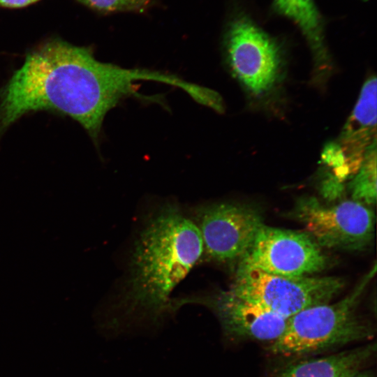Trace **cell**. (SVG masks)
Masks as SVG:
<instances>
[{
    "label": "cell",
    "instance_id": "cell-13",
    "mask_svg": "<svg viewBox=\"0 0 377 377\" xmlns=\"http://www.w3.org/2000/svg\"><path fill=\"white\" fill-rule=\"evenodd\" d=\"M353 200L367 205L376 201V141L367 149L362 162L348 184Z\"/></svg>",
    "mask_w": 377,
    "mask_h": 377
},
{
    "label": "cell",
    "instance_id": "cell-4",
    "mask_svg": "<svg viewBox=\"0 0 377 377\" xmlns=\"http://www.w3.org/2000/svg\"><path fill=\"white\" fill-rule=\"evenodd\" d=\"M223 44L228 68L250 103L267 108L278 100L286 76L279 43L241 15L228 24Z\"/></svg>",
    "mask_w": 377,
    "mask_h": 377
},
{
    "label": "cell",
    "instance_id": "cell-5",
    "mask_svg": "<svg viewBox=\"0 0 377 377\" xmlns=\"http://www.w3.org/2000/svg\"><path fill=\"white\" fill-rule=\"evenodd\" d=\"M343 286L338 277L274 274L238 263L229 289L289 318L309 307L329 303Z\"/></svg>",
    "mask_w": 377,
    "mask_h": 377
},
{
    "label": "cell",
    "instance_id": "cell-10",
    "mask_svg": "<svg viewBox=\"0 0 377 377\" xmlns=\"http://www.w3.org/2000/svg\"><path fill=\"white\" fill-rule=\"evenodd\" d=\"M376 82L374 75L364 82L337 142L351 174L358 170L367 149L376 141Z\"/></svg>",
    "mask_w": 377,
    "mask_h": 377
},
{
    "label": "cell",
    "instance_id": "cell-16",
    "mask_svg": "<svg viewBox=\"0 0 377 377\" xmlns=\"http://www.w3.org/2000/svg\"><path fill=\"white\" fill-rule=\"evenodd\" d=\"M40 0H0V7L7 8H20L26 7Z\"/></svg>",
    "mask_w": 377,
    "mask_h": 377
},
{
    "label": "cell",
    "instance_id": "cell-15",
    "mask_svg": "<svg viewBox=\"0 0 377 377\" xmlns=\"http://www.w3.org/2000/svg\"><path fill=\"white\" fill-rule=\"evenodd\" d=\"M321 160L333 168L334 176L341 182L351 175L345 155L337 142H331L325 145L321 153Z\"/></svg>",
    "mask_w": 377,
    "mask_h": 377
},
{
    "label": "cell",
    "instance_id": "cell-8",
    "mask_svg": "<svg viewBox=\"0 0 377 377\" xmlns=\"http://www.w3.org/2000/svg\"><path fill=\"white\" fill-rule=\"evenodd\" d=\"M198 304L209 309L217 318L225 342L276 341L285 331L288 318L244 298L231 290L172 299L173 315L184 304Z\"/></svg>",
    "mask_w": 377,
    "mask_h": 377
},
{
    "label": "cell",
    "instance_id": "cell-9",
    "mask_svg": "<svg viewBox=\"0 0 377 377\" xmlns=\"http://www.w3.org/2000/svg\"><path fill=\"white\" fill-rule=\"evenodd\" d=\"M238 263L274 274L301 276L324 269L327 258L306 232L263 224Z\"/></svg>",
    "mask_w": 377,
    "mask_h": 377
},
{
    "label": "cell",
    "instance_id": "cell-7",
    "mask_svg": "<svg viewBox=\"0 0 377 377\" xmlns=\"http://www.w3.org/2000/svg\"><path fill=\"white\" fill-rule=\"evenodd\" d=\"M193 221L201 235L205 258L219 264L239 261L264 224L258 209L232 202L200 206Z\"/></svg>",
    "mask_w": 377,
    "mask_h": 377
},
{
    "label": "cell",
    "instance_id": "cell-14",
    "mask_svg": "<svg viewBox=\"0 0 377 377\" xmlns=\"http://www.w3.org/2000/svg\"><path fill=\"white\" fill-rule=\"evenodd\" d=\"M102 13L124 11L143 12L153 5V0H77Z\"/></svg>",
    "mask_w": 377,
    "mask_h": 377
},
{
    "label": "cell",
    "instance_id": "cell-2",
    "mask_svg": "<svg viewBox=\"0 0 377 377\" xmlns=\"http://www.w3.org/2000/svg\"><path fill=\"white\" fill-rule=\"evenodd\" d=\"M202 256L195 222L175 205L160 208L134 244L120 299L96 316L98 332L108 339L157 333L172 316V291Z\"/></svg>",
    "mask_w": 377,
    "mask_h": 377
},
{
    "label": "cell",
    "instance_id": "cell-11",
    "mask_svg": "<svg viewBox=\"0 0 377 377\" xmlns=\"http://www.w3.org/2000/svg\"><path fill=\"white\" fill-rule=\"evenodd\" d=\"M274 4L302 32L313 58V81L318 86L324 85L332 75L333 64L325 40L323 20L313 0H274Z\"/></svg>",
    "mask_w": 377,
    "mask_h": 377
},
{
    "label": "cell",
    "instance_id": "cell-1",
    "mask_svg": "<svg viewBox=\"0 0 377 377\" xmlns=\"http://www.w3.org/2000/svg\"><path fill=\"white\" fill-rule=\"evenodd\" d=\"M138 80L180 82L174 74L101 62L89 47L49 40L27 54L1 89L0 137L24 115L46 110L77 121L97 144L107 113L127 97H143Z\"/></svg>",
    "mask_w": 377,
    "mask_h": 377
},
{
    "label": "cell",
    "instance_id": "cell-6",
    "mask_svg": "<svg viewBox=\"0 0 377 377\" xmlns=\"http://www.w3.org/2000/svg\"><path fill=\"white\" fill-rule=\"evenodd\" d=\"M290 216L303 225L320 248L360 251L373 238V211L353 199L331 205L314 196H303L297 199Z\"/></svg>",
    "mask_w": 377,
    "mask_h": 377
},
{
    "label": "cell",
    "instance_id": "cell-3",
    "mask_svg": "<svg viewBox=\"0 0 377 377\" xmlns=\"http://www.w3.org/2000/svg\"><path fill=\"white\" fill-rule=\"evenodd\" d=\"M375 272L376 266L341 300L309 307L289 318L270 351L279 356L299 357L372 339L374 330L358 314L357 306Z\"/></svg>",
    "mask_w": 377,
    "mask_h": 377
},
{
    "label": "cell",
    "instance_id": "cell-17",
    "mask_svg": "<svg viewBox=\"0 0 377 377\" xmlns=\"http://www.w3.org/2000/svg\"><path fill=\"white\" fill-rule=\"evenodd\" d=\"M350 377H372V376L367 372H361L360 371Z\"/></svg>",
    "mask_w": 377,
    "mask_h": 377
},
{
    "label": "cell",
    "instance_id": "cell-12",
    "mask_svg": "<svg viewBox=\"0 0 377 377\" xmlns=\"http://www.w3.org/2000/svg\"><path fill=\"white\" fill-rule=\"evenodd\" d=\"M376 351V344L355 348L320 357L309 358L288 365L274 377H350Z\"/></svg>",
    "mask_w": 377,
    "mask_h": 377
}]
</instances>
